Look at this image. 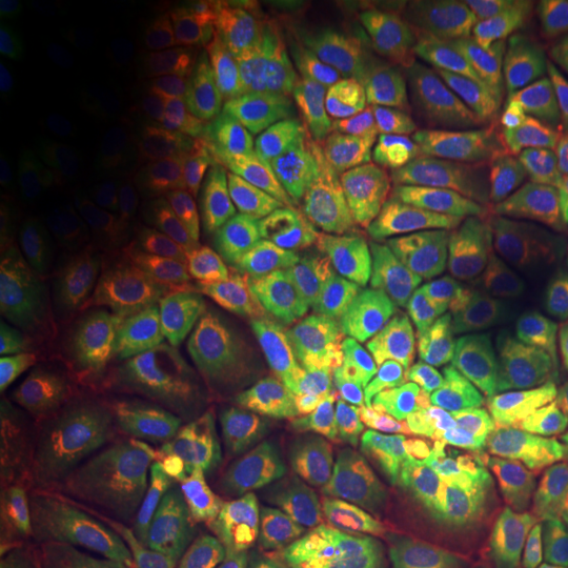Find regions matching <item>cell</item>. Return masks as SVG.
Returning <instances> with one entry per match:
<instances>
[{
  "label": "cell",
  "instance_id": "30",
  "mask_svg": "<svg viewBox=\"0 0 568 568\" xmlns=\"http://www.w3.org/2000/svg\"><path fill=\"white\" fill-rule=\"evenodd\" d=\"M32 458L34 443L30 418H27L17 389L3 382V389H0V460H3L6 471L27 477L32 471Z\"/></svg>",
  "mask_w": 568,
  "mask_h": 568
},
{
  "label": "cell",
  "instance_id": "5",
  "mask_svg": "<svg viewBox=\"0 0 568 568\" xmlns=\"http://www.w3.org/2000/svg\"><path fill=\"white\" fill-rule=\"evenodd\" d=\"M495 140L493 119L437 116L393 130H364L353 140L347 180L368 197L414 187L474 193Z\"/></svg>",
  "mask_w": 568,
  "mask_h": 568
},
{
  "label": "cell",
  "instance_id": "17",
  "mask_svg": "<svg viewBox=\"0 0 568 568\" xmlns=\"http://www.w3.org/2000/svg\"><path fill=\"white\" fill-rule=\"evenodd\" d=\"M531 182L558 251L568 253V116L537 80L535 95L514 116Z\"/></svg>",
  "mask_w": 568,
  "mask_h": 568
},
{
  "label": "cell",
  "instance_id": "23",
  "mask_svg": "<svg viewBox=\"0 0 568 568\" xmlns=\"http://www.w3.org/2000/svg\"><path fill=\"white\" fill-rule=\"evenodd\" d=\"M0 132L27 151H51L61 116L42 77L11 51L0 59Z\"/></svg>",
  "mask_w": 568,
  "mask_h": 568
},
{
  "label": "cell",
  "instance_id": "27",
  "mask_svg": "<svg viewBox=\"0 0 568 568\" xmlns=\"http://www.w3.org/2000/svg\"><path fill=\"white\" fill-rule=\"evenodd\" d=\"M116 134L134 159L159 172H174L184 161V145L172 126L145 109H126L116 119Z\"/></svg>",
  "mask_w": 568,
  "mask_h": 568
},
{
  "label": "cell",
  "instance_id": "29",
  "mask_svg": "<svg viewBox=\"0 0 568 568\" xmlns=\"http://www.w3.org/2000/svg\"><path fill=\"white\" fill-rule=\"evenodd\" d=\"M537 77L568 116V3H550L548 27L537 55Z\"/></svg>",
  "mask_w": 568,
  "mask_h": 568
},
{
  "label": "cell",
  "instance_id": "21",
  "mask_svg": "<svg viewBox=\"0 0 568 568\" xmlns=\"http://www.w3.org/2000/svg\"><path fill=\"white\" fill-rule=\"evenodd\" d=\"M301 456L287 447H261L232 466L226 497L247 518L276 531H295Z\"/></svg>",
  "mask_w": 568,
  "mask_h": 568
},
{
  "label": "cell",
  "instance_id": "18",
  "mask_svg": "<svg viewBox=\"0 0 568 568\" xmlns=\"http://www.w3.org/2000/svg\"><path fill=\"white\" fill-rule=\"evenodd\" d=\"M414 495L460 568H500L487 495L466 474L424 479L414 487Z\"/></svg>",
  "mask_w": 568,
  "mask_h": 568
},
{
  "label": "cell",
  "instance_id": "37",
  "mask_svg": "<svg viewBox=\"0 0 568 568\" xmlns=\"http://www.w3.org/2000/svg\"><path fill=\"white\" fill-rule=\"evenodd\" d=\"M556 280L568 284V253H564L558 258V268H556Z\"/></svg>",
  "mask_w": 568,
  "mask_h": 568
},
{
  "label": "cell",
  "instance_id": "31",
  "mask_svg": "<svg viewBox=\"0 0 568 568\" xmlns=\"http://www.w3.org/2000/svg\"><path fill=\"white\" fill-rule=\"evenodd\" d=\"M55 30V9L45 0H3L0 3V40L3 48L42 45Z\"/></svg>",
  "mask_w": 568,
  "mask_h": 568
},
{
  "label": "cell",
  "instance_id": "1",
  "mask_svg": "<svg viewBox=\"0 0 568 568\" xmlns=\"http://www.w3.org/2000/svg\"><path fill=\"white\" fill-rule=\"evenodd\" d=\"M460 253L474 280L510 305L535 301L556 282L558 245L545 222L516 126L497 132L474 190Z\"/></svg>",
  "mask_w": 568,
  "mask_h": 568
},
{
  "label": "cell",
  "instance_id": "8",
  "mask_svg": "<svg viewBox=\"0 0 568 568\" xmlns=\"http://www.w3.org/2000/svg\"><path fill=\"white\" fill-rule=\"evenodd\" d=\"M422 32L435 63L443 116H516L535 95L537 53L529 48L489 38L458 9L439 13Z\"/></svg>",
  "mask_w": 568,
  "mask_h": 568
},
{
  "label": "cell",
  "instance_id": "39",
  "mask_svg": "<svg viewBox=\"0 0 568 568\" xmlns=\"http://www.w3.org/2000/svg\"><path fill=\"white\" fill-rule=\"evenodd\" d=\"M351 568H374V566H351Z\"/></svg>",
  "mask_w": 568,
  "mask_h": 568
},
{
  "label": "cell",
  "instance_id": "7",
  "mask_svg": "<svg viewBox=\"0 0 568 568\" xmlns=\"http://www.w3.org/2000/svg\"><path fill=\"white\" fill-rule=\"evenodd\" d=\"M84 376L105 406L130 426L145 464H159L195 439L201 397L195 382L176 364L124 345L98 343Z\"/></svg>",
  "mask_w": 568,
  "mask_h": 568
},
{
  "label": "cell",
  "instance_id": "9",
  "mask_svg": "<svg viewBox=\"0 0 568 568\" xmlns=\"http://www.w3.org/2000/svg\"><path fill=\"white\" fill-rule=\"evenodd\" d=\"M45 458L59 500L82 506L138 464V439L84 374L55 376L45 403Z\"/></svg>",
  "mask_w": 568,
  "mask_h": 568
},
{
  "label": "cell",
  "instance_id": "20",
  "mask_svg": "<svg viewBox=\"0 0 568 568\" xmlns=\"http://www.w3.org/2000/svg\"><path fill=\"white\" fill-rule=\"evenodd\" d=\"M347 518V481L332 445L316 443L301 456L297 468V524L293 539L314 568H326L339 545Z\"/></svg>",
  "mask_w": 568,
  "mask_h": 568
},
{
  "label": "cell",
  "instance_id": "34",
  "mask_svg": "<svg viewBox=\"0 0 568 568\" xmlns=\"http://www.w3.org/2000/svg\"><path fill=\"white\" fill-rule=\"evenodd\" d=\"M84 19L90 21L92 30L101 34H113V38H134L142 32V13L134 9H105V6H90L82 11Z\"/></svg>",
  "mask_w": 568,
  "mask_h": 568
},
{
  "label": "cell",
  "instance_id": "15",
  "mask_svg": "<svg viewBox=\"0 0 568 568\" xmlns=\"http://www.w3.org/2000/svg\"><path fill=\"white\" fill-rule=\"evenodd\" d=\"M355 542L374 568H460L414 493L364 503Z\"/></svg>",
  "mask_w": 568,
  "mask_h": 568
},
{
  "label": "cell",
  "instance_id": "2",
  "mask_svg": "<svg viewBox=\"0 0 568 568\" xmlns=\"http://www.w3.org/2000/svg\"><path fill=\"white\" fill-rule=\"evenodd\" d=\"M343 406L358 414L376 403L422 395H464L493 372L497 345L429 329L400 314L364 311L343 343Z\"/></svg>",
  "mask_w": 568,
  "mask_h": 568
},
{
  "label": "cell",
  "instance_id": "25",
  "mask_svg": "<svg viewBox=\"0 0 568 568\" xmlns=\"http://www.w3.org/2000/svg\"><path fill=\"white\" fill-rule=\"evenodd\" d=\"M274 134L284 159L295 166H311L329 151L335 138V113L318 95L297 92L276 105Z\"/></svg>",
  "mask_w": 568,
  "mask_h": 568
},
{
  "label": "cell",
  "instance_id": "35",
  "mask_svg": "<svg viewBox=\"0 0 568 568\" xmlns=\"http://www.w3.org/2000/svg\"><path fill=\"white\" fill-rule=\"evenodd\" d=\"M51 568H119L103 556L95 545L90 542H69L59 556H55Z\"/></svg>",
  "mask_w": 568,
  "mask_h": 568
},
{
  "label": "cell",
  "instance_id": "11",
  "mask_svg": "<svg viewBox=\"0 0 568 568\" xmlns=\"http://www.w3.org/2000/svg\"><path fill=\"white\" fill-rule=\"evenodd\" d=\"M205 258L219 280L258 301H282L301 287L305 274L303 247L280 224L230 211L205 230Z\"/></svg>",
  "mask_w": 568,
  "mask_h": 568
},
{
  "label": "cell",
  "instance_id": "26",
  "mask_svg": "<svg viewBox=\"0 0 568 568\" xmlns=\"http://www.w3.org/2000/svg\"><path fill=\"white\" fill-rule=\"evenodd\" d=\"M109 311L130 335L151 345L182 343L190 332L187 316L180 305L151 284L130 282L113 290Z\"/></svg>",
  "mask_w": 568,
  "mask_h": 568
},
{
  "label": "cell",
  "instance_id": "22",
  "mask_svg": "<svg viewBox=\"0 0 568 568\" xmlns=\"http://www.w3.org/2000/svg\"><path fill=\"white\" fill-rule=\"evenodd\" d=\"M119 568H222L187 516L174 510L134 518L113 545Z\"/></svg>",
  "mask_w": 568,
  "mask_h": 568
},
{
  "label": "cell",
  "instance_id": "32",
  "mask_svg": "<svg viewBox=\"0 0 568 568\" xmlns=\"http://www.w3.org/2000/svg\"><path fill=\"white\" fill-rule=\"evenodd\" d=\"M0 568H38V539L17 497L6 493L0 518Z\"/></svg>",
  "mask_w": 568,
  "mask_h": 568
},
{
  "label": "cell",
  "instance_id": "19",
  "mask_svg": "<svg viewBox=\"0 0 568 568\" xmlns=\"http://www.w3.org/2000/svg\"><path fill=\"white\" fill-rule=\"evenodd\" d=\"M474 193L443 187H414L374 197L368 226L400 240L408 247H460L471 219Z\"/></svg>",
  "mask_w": 568,
  "mask_h": 568
},
{
  "label": "cell",
  "instance_id": "16",
  "mask_svg": "<svg viewBox=\"0 0 568 568\" xmlns=\"http://www.w3.org/2000/svg\"><path fill=\"white\" fill-rule=\"evenodd\" d=\"M503 347L510 353L537 403L550 408L568 393V284L556 280L535 301L518 305Z\"/></svg>",
  "mask_w": 568,
  "mask_h": 568
},
{
  "label": "cell",
  "instance_id": "38",
  "mask_svg": "<svg viewBox=\"0 0 568 568\" xmlns=\"http://www.w3.org/2000/svg\"><path fill=\"white\" fill-rule=\"evenodd\" d=\"M552 568H568V556H566L564 560H560V564H556V566H552Z\"/></svg>",
  "mask_w": 568,
  "mask_h": 568
},
{
  "label": "cell",
  "instance_id": "28",
  "mask_svg": "<svg viewBox=\"0 0 568 568\" xmlns=\"http://www.w3.org/2000/svg\"><path fill=\"white\" fill-rule=\"evenodd\" d=\"M163 92L176 109H182L195 122L205 124L224 122L234 105L230 80L216 71H176L163 84Z\"/></svg>",
  "mask_w": 568,
  "mask_h": 568
},
{
  "label": "cell",
  "instance_id": "24",
  "mask_svg": "<svg viewBox=\"0 0 568 568\" xmlns=\"http://www.w3.org/2000/svg\"><path fill=\"white\" fill-rule=\"evenodd\" d=\"M414 247L366 224L351 243L343 274L355 293L372 303V311L400 314L414 276Z\"/></svg>",
  "mask_w": 568,
  "mask_h": 568
},
{
  "label": "cell",
  "instance_id": "13",
  "mask_svg": "<svg viewBox=\"0 0 568 568\" xmlns=\"http://www.w3.org/2000/svg\"><path fill=\"white\" fill-rule=\"evenodd\" d=\"M358 111L372 130L443 116L435 63L422 30L403 32L372 55L358 80Z\"/></svg>",
  "mask_w": 568,
  "mask_h": 568
},
{
  "label": "cell",
  "instance_id": "33",
  "mask_svg": "<svg viewBox=\"0 0 568 568\" xmlns=\"http://www.w3.org/2000/svg\"><path fill=\"white\" fill-rule=\"evenodd\" d=\"M34 219V195L30 182L19 172L9 155L0 159V230L3 237H19L30 230Z\"/></svg>",
  "mask_w": 568,
  "mask_h": 568
},
{
  "label": "cell",
  "instance_id": "14",
  "mask_svg": "<svg viewBox=\"0 0 568 568\" xmlns=\"http://www.w3.org/2000/svg\"><path fill=\"white\" fill-rule=\"evenodd\" d=\"M184 516L222 568H314L293 537L247 518L230 497L209 485L187 489Z\"/></svg>",
  "mask_w": 568,
  "mask_h": 568
},
{
  "label": "cell",
  "instance_id": "10",
  "mask_svg": "<svg viewBox=\"0 0 568 568\" xmlns=\"http://www.w3.org/2000/svg\"><path fill=\"white\" fill-rule=\"evenodd\" d=\"M516 308L474 280L460 247H416L414 276L400 316L495 347L508 339Z\"/></svg>",
  "mask_w": 568,
  "mask_h": 568
},
{
  "label": "cell",
  "instance_id": "4",
  "mask_svg": "<svg viewBox=\"0 0 568 568\" xmlns=\"http://www.w3.org/2000/svg\"><path fill=\"white\" fill-rule=\"evenodd\" d=\"M500 529L508 568H552L568 556V429L556 410H531L510 445Z\"/></svg>",
  "mask_w": 568,
  "mask_h": 568
},
{
  "label": "cell",
  "instance_id": "12",
  "mask_svg": "<svg viewBox=\"0 0 568 568\" xmlns=\"http://www.w3.org/2000/svg\"><path fill=\"white\" fill-rule=\"evenodd\" d=\"M537 403L514 358L497 345V361L485 379L468 387L460 397V450H464L466 477L489 495L500 477L518 424L527 422Z\"/></svg>",
  "mask_w": 568,
  "mask_h": 568
},
{
  "label": "cell",
  "instance_id": "6",
  "mask_svg": "<svg viewBox=\"0 0 568 568\" xmlns=\"http://www.w3.org/2000/svg\"><path fill=\"white\" fill-rule=\"evenodd\" d=\"M335 389H343L339 343L316 316L287 314L255 345L240 418L251 429H297L322 414Z\"/></svg>",
  "mask_w": 568,
  "mask_h": 568
},
{
  "label": "cell",
  "instance_id": "36",
  "mask_svg": "<svg viewBox=\"0 0 568 568\" xmlns=\"http://www.w3.org/2000/svg\"><path fill=\"white\" fill-rule=\"evenodd\" d=\"M550 410H556L558 416H564L566 422H568V393L566 395H558L556 400L550 403Z\"/></svg>",
  "mask_w": 568,
  "mask_h": 568
},
{
  "label": "cell",
  "instance_id": "3",
  "mask_svg": "<svg viewBox=\"0 0 568 568\" xmlns=\"http://www.w3.org/2000/svg\"><path fill=\"white\" fill-rule=\"evenodd\" d=\"M460 397H403L353 414L332 439L347 487L376 500L414 493L424 479L466 474L458 429Z\"/></svg>",
  "mask_w": 568,
  "mask_h": 568
}]
</instances>
